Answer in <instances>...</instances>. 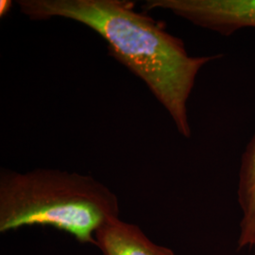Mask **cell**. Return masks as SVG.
<instances>
[{
	"label": "cell",
	"mask_w": 255,
	"mask_h": 255,
	"mask_svg": "<svg viewBox=\"0 0 255 255\" xmlns=\"http://www.w3.org/2000/svg\"><path fill=\"white\" fill-rule=\"evenodd\" d=\"M162 9L198 27L233 35L245 27L255 28V0H147L145 11Z\"/></svg>",
	"instance_id": "cell-3"
},
{
	"label": "cell",
	"mask_w": 255,
	"mask_h": 255,
	"mask_svg": "<svg viewBox=\"0 0 255 255\" xmlns=\"http://www.w3.org/2000/svg\"><path fill=\"white\" fill-rule=\"evenodd\" d=\"M12 7V2L9 0H1L0 1V15L1 17L6 16Z\"/></svg>",
	"instance_id": "cell-6"
},
{
	"label": "cell",
	"mask_w": 255,
	"mask_h": 255,
	"mask_svg": "<svg viewBox=\"0 0 255 255\" xmlns=\"http://www.w3.org/2000/svg\"><path fill=\"white\" fill-rule=\"evenodd\" d=\"M95 241L102 255H177L151 241L135 224L119 218L103 225L96 233Z\"/></svg>",
	"instance_id": "cell-4"
},
{
	"label": "cell",
	"mask_w": 255,
	"mask_h": 255,
	"mask_svg": "<svg viewBox=\"0 0 255 255\" xmlns=\"http://www.w3.org/2000/svg\"><path fill=\"white\" fill-rule=\"evenodd\" d=\"M119 218L117 195L88 175L39 168L0 171V233L49 226L96 245L95 236Z\"/></svg>",
	"instance_id": "cell-2"
},
{
	"label": "cell",
	"mask_w": 255,
	"mask_h": 255,
	"mask_svg": "<svg viewBox=\"0 0 255 255\" xmlns=\"http://www.w3.org/2000/svg\"><path fill=\"white\" fill-rule=\"evenodd\" d=\"M17 4L30 20L68 19L97 32L107 42L110 56L146 83L182 136H191L187 102L197 76L222 55L190 56L182 40L125 0H19Z\"/></svg>",
	"instance_id": "cell-1"
},
{
	"label": "cell",
	"mask_w": 255,
	"mask_h": 255,
	"mask_svg": "<svg viewBox=\"0 0 255 255\" xmlns=\"http://www.w3.org/2000/svg\"><path fill=\"white\" fill-rule=\"evenodd\" d=\"M237 201L242 215L237 238L238 249L255 251V133L241 158Z\"/></svg>",
	"instance_id": "cell-5"
}]
</instances>
